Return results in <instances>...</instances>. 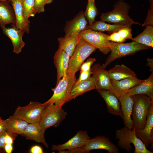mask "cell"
Listing matches in <instances>:
<instances>
[{
	"label": "cell",
	"instance_id": "6da1fadb",
	"mask_svg": "<svg viewBox=\"0 0 153 153\" xmlns=\"http://www.w3.org/2000/svg\"><path fill=\"white\" fill-rule=\"evenodd\" d=\"M76 81L75 75L67 74L56 83L54 88L52 89L53 94L46 102L57 109L62 108L65 103L69 101L71 91Z\"/></svg>",
	"mask_w": 153,
	"mask_h": 153
},
{
	"label": "cell",
	"instance_id": "7a4b0ae2",
	"mask_svg": "<svg viewBox=\"0 0 153 153\" xmlns=\"http://www.w3.org/2000/svg\"><path fill=\"white\" fill-rule=\"evenodd\" d=\"M131 97L133 102L131 115L133 128L142 129L146 124L149 108L153 101L144 94H136Z\"/></svg>",
	"mask_w": 153,
	"mask_h": 153
},
{
	"label": "cell",
	"instance_id": "3957f363",
	"mask_svg": "<svg viewBox=\"0 0 153 153\" xmlns=\"http://www.w3.org/2000/svg\"><path fill=\"white\" fill-rule=\"evenodd\" d=\"M115 139L118 140V146L127 152L132 148L131 144L135 147L134 153H152L146 148L141 140L136 136L134 128L131 129L126 126L115 131Z\"/></svg>",
	"mask_w": 153,
	"mask_h": 153
},
{
	"label": "cell",
	"instance_id": "277c9868",
	"mask_svg": "<svg viewBox=\"0 0 153 153\" xmlns=\"http://www.w3.org/2000/svg\"><path fill=\"white\" fill-rule=\"evenodd\" d=\"M111 11L102 13L101 21L115 24L141 25L134 21L129 15L130 6L123 0H119L114 5Z\"/></svg>",
	"mask_w": 153,
	"mask_h": 153
},
{
	"label": "cell",
	"instance_id": "5b68a950",
	"mask_svg": "<svg viewBox=\"0 0 153 153\" xmlns=\"http://www.w3.org/2000/svg\"><path fill=\"white\" fill-rule=\"evenodd\" d=\"M151 47L136 42L123 43L111 42V53L103 64L105 68L116 59L134 54L137 52L151 48Z\"/></svg>",
	"mask_w": 153,
	"mask_h": 153
},
{
	"label": "cell",
	"instance_id": "8992f818",
	"mask_svg": "<svg viewBox=\"0 0 153 153\" xmlns=\"http://www.w3.org/2000/svg\"><path fill=\"white\" fill-rule=\"evenodd\" d=\"M96 49L80 37L79 42L70 57L67 74L75 75L84 61Z\"/></svg>",
	"mask_w": 153,
	"mask_h": 153
},
{
	"label": "cell",
	"instance_id": "52a82bcc",
	"mask_svg": "<svg viewBox=\"0 0 153 153\" xmlns=\"http://www.w3.org/2000/svg\"><path fill=\"white\" fill-rule=\"evenodd\" d=\"M48 104L31 101L24 107L18 106L12 116L29 123L39 122L42 112Z\"/></svg>",
	"mask_w": 153,
	"mask_h": 153
},
{
	"label": "cell",
	"instance_id": "ba28073f",
	"mask_svg": "<svg viewBox=\"0 0 153 153\" xmlns=\"http://www.w3.org/2000/svg\"><path fill=\"white\" fill-rule=\"evenodd\" d=\"M79 36L104 54L110 52L111 42L107 39L109 35L102 32L86 29L79 34Z\"/></svg>",
	"mask_w": 153,
	"mask_h": 153
},
{
	"label": "cell",
	"instance_id": "9c48e42d",
	"mask_svg": "<svg viewBox=\"0 0 153 153\" xmlns=\"http://www.w3.org/2000/svg\"><path fill=\"white\" fill-rule=\"evenodd\" d=\"M67 115V112L62 108L58 109L48 104L42 112L39 123L45 130L51 127H57Z\"/></svg>",
	"mask_w": 153,
	"mask_h": 153
},
{
	"label": "cell",
	"instance_id": "30bf717a",
	"mask_svg": "<svg viewBox=\"0 0 153 153\" xmlns=\"http://www.w3.org/2000/svg\"><path fill=\"white\" fill-rule=\"evenodd\" d=\"M103 65L98 63L91 67V75L95 82V89H103L108 90L118 98L119 96L111 83L108 71L105 69Z\"/></svg>",
	"mask_w": 153,
	"mask_h": 153
},
{
	"label": "cell",
	"instance_id": "8fae6325",
	"mask_svg": "<svg viewBox=\"0 0 153 153\" xmlns=\"http://www.w3.org/2000/svg\"><path fill=\"white\" fill-rule=\"evenodd\" d=\"M87 153L92 150L104 149L108 153H119L118 148L114 144L109 138L104 136H97L90 139L84 146Z\"/></svg>",
	"mask_w": 153,
	"mask_h": 153
},
{
	"label": "cell",
	"instance_id": "7c38bea8",
	"mask_svg": "<svg viewBox=\"0 0 153 153\" xmlns=\"http://www.w3.org/2000/svg\"><path fill=\"white\" fill-rule=\"evenodd\" d=\"M153 102H152L148 109L144 128L142 129H134L137 137L141 140L147 149L150 145H151V148H153Z\"/></svg>",
	"mask_w": 153,
	"mask_h": 153
},
{
	"label": "cell",
	"instance_id": "4fadbf2b",
	"mask_svg": "<svg viewBox=\"0 0 153 153\" xmlns=\"http://www.w3.org/2000/svg\"><path fill=\"white\" fill-rule=\"evenodd\" d=\"M90 139L86 131H80L66 143L61 144L53 145L51 149L53 150L59 151L84 147Z\"/></svg>",
	"mask_w": 153,
	"mask_h": 153
},
{
	"label": "cell",
	"instance_id": "5bb4252c",
	"mask_svg": "<svg viewBox=\"0 0 153 153\" xmlns=\"http://www.w3.org/2000/svg\"><path fill=\"white\" fill-rule=\"evenodd\" d=\"M2 29L3 33L8 37L11 41L13 47V52L19 54L25 44L22 39L25 31L18 28L15 24L11 25L10 27H3Z\"/></svg>",
	"mask_w": 153,
	"mask_h": 153
},
{
	"label": "cell",
	"instance_id": "9a60e30c",
	"mask_svg": "<svg viewBox=\"0 0 153 153\" xmlns=\"http://www.w3.org/2000/svg\"><path fill=\"white\" fill-rule=\"evenodd\" d=\"M118 99L120 103L124 124L126 127L133 129L134 126L131 115L133 102L131 96L127 92L121 94Z\"/></svg>",
	"mask_w": 153,
	"mask_h": 153
},
{
	"label": "cell",
	"instance_id": "2e32d148",
	"mask_svg": "<svg viewBox=\"0 0 153 153\" xmlns=\"http://www.w3.org/2000/svg\"><path fill=\"white\" fill-rule=\"evenodd\" d=\"M96 90L105 100L108 112L122 118L123 115L118 99L108 90L103 89Z\"/></svg>",
	"mask_w": 153,
	"mask_h": 153
},
{
	"label": "cell",
	"instance_id": "e0dca14e",
	"mask_svg": "<svg viewBox=\"0 0 153 153\" xmlns=\"http://www.w3.org/2000/svg\"><path fill=\"white\" fill-rule=\"evenodd\" d=\"M87 24L88 22L84 16V12L80 11L73 19L66 22L63 30L65 36L73 33L79 34L86 29Z\"/></svg>",
	"mask_w": 153,
	"mask_h": 153
},
{
	"label": "cell",
	"instance_id": "ac0fdd59",
	"mask_svg": "<svg viewBox=\"0 0 153 153\" xmlns=\"http://www.w3.org/2000/svg\"><path fill=\"white\" fill-rule=\"evenodd\" d=\"M45 130L41 127L39 122L29 123L21 135L28 139L42 143L46 148H48V146L44 137Z\"/></svg>",
	"mask_w": 153,
	"mask_h": 153
},
{
	"label": "cell",
	"instance_id": "d6986e66",
	"mask_svg": "<svg viewBox=\"0 0 153 153\" xmlns=\"http://www.w3.org/2000/svg\"><path fill=\"white\" fill-rule=\"evenodd\" d=\"M70 56L63 50L58 49L54 56V64L57 71V82L67 74Z\"/></svg>",
	"mask_w": 153,
	"mask_h": 153
},
{
	"label": "cell",
	"instance_id": "ffe728a7",
	"mask_svg": "<svg viewBox=\"0 0 153 153\" xmlns=\"http://www.w3.org/2000/svg\"><path fill=\"white\" fill-rule=\"evenodd\" d=\"M80 39L79 34L73 33L58 39V50L65 52L71 57L73 55Z\"/></svg>",
	"mask_w": 153,
	"mask_h": 153
},
{
	"label": "cell",
	"instance_id": "44dd1931",
	"mask_svg": "<svg viewBox=\"0 0 153 153\" xmlns=\"http://www.w3.org/2000/svg\"><path fill=\"white\" fill-rule=\"evenodd\" d=\"M16 18L15 26L18 29L24 31L27 33H29L30 21L26 20L24 17L21 0H11Z\"/></svg>",
	"mask_w": 153,
	"mask_h": 153
},
{
	"label": "cell",
	"instance_id": "7402d4cb",
	"mask_svg": "<svg viewBox=\"0 0 153 153\" xmlns=\"http://www.w3.org/2000/svg\"><path fill=\"white\" fill-rule=\"evenodd\" d=\"M95 80L92 76L85 80L79 82H76L72 88L69 101L85 93L95 89Z\"/></svg>",
	"mask_w": 153,
	"mask_h": 153
},
{
	"label": "cell",
	"instance_id": "603a6c76",
	"mask_svg": "<svg viewBox=\"0 0 153 153\" xmlns=\"http://www.w3.org/2000/svg\"><path fill=\"white\" fill-rule=\"evenodd\" d=\"M8 2L0 1V27L1 28L8 24L15 25L14 10Z\"/></svg>",
	"mask_w": 153,
	"mask_h": 153
},
{
	"label": "cell",
	"instance_id": "cb8c5ba5",
	"mask_svg": "<svg viewBox=\"0 0 153 153\" xmlns=\"http://www.w3.org/2000/svg\"><path fill=\"white\" fill-rule=\"evenodd\" d=\"M6 123V132L14 138L18 135H22L29 123L14 117L12 116L5 120Z\"/></svg>",
	"mask_w": 153,
	"mask_h": 153
},
{
	"label": "cell",
	"instance_id": "d4e9b609",
	"mask_svg": "<svg viewBox=\"0 0 153 153\" xmlns=\"http://www.w3.org/2000/svg\"><path fill=\"white\" fill-rule=\"evenodd\" d=\"M143 81L138 78L137 77L117 81L110 80L111 84L119 97L122 94L128 92L130 89L141 83Z\"/></svg>",
	"mask_w": 153,
	"mask_h": 153
},
{
	"label": "cell",
	"instance_id": "484cf974",
	"mask_svg": "<svg viewBox=\"0 0 153 153\" xmlns=\"http://www.w3.org/2000/svg\"><path fill=\"white\" fill-rule=\"evenodd\" d=\"M131 96L136 94L147 95L153 101V72L141 83L128 91Z\"/></svg>",
	"mask_w": 153,
	"mask_h": 153
},
{
	"label": "cell",
	"instance_id": "4316f807",
	"mask_svg": "<svg viewBox=\"0 0 153 153\" xmlns=\"http://www.w3.org/2000/svg\"><path fill=\"white\" fill-rule=\"evenodd\" d=\"M108 72L110 80H113L137 77L133 71L123 64L116 65Z\"/></svg>",
	"mask_w": 153,
	"mask_h": 153
},
{
	"label": "cell",
	"instance_id": "83f0119b",
	"mask_svg": "<svg viewBox=\"0 0 153 153\" xmlns=\"http://www.w3.org/2000/svg\"><path fill=\"white\" fill-rule=\"evenodd\" d=\"M132 24H107L102 21H95L91 25H88L86 29L101 32L107 31L110 34L116 31L119 29L124 27H131Z\"/></svg>",
	"mask_w": 153,
	"mask_h": 153
},
{
	"label": "cell",
	"instance_id": "f1b7e54d",
	"mask_svg": "<svg viewBox=\"0 0 153 153\" xmlns=\"http://www.w3.org/2000/svg\"><path fill=\"white\" fill-rule=\"evenodd\" d=\"M153 26L148 25L144 31L135 37L131 40L136 42L151 47H153Z\"/></svg>",
	"mask_w": 153,
	"mask_h": 153
},
{
	"label": "cell",
	"instance_id": "f546056e",
	"mask_svg": "<svg viewBox=\"0 0 153 153\" xmlns=\"http://www.w3.org/2000/svg\"><path fill=\"white\" fill-rule=\"evenodd\" d=\"M132 29L130 27H124L109 35L107 39L111 42L123 43L126 40L133 38Z\"/></svg>",
	"mask_w": 153,
	"mask_h": 153
},
{
	"label": "cell",
	"instance_id": "4dcf8cb0",
	"mask_svg": "<svg viewBox=\"0 0 153 153\" xmlns=\"http://www.w3.org/2000/svg\"><path fill=\"white\" fill-rule=\"evenodd\" d=\"M98 14L97 8L96 6L95 0H88L87 4L85 11L84 16L88 22L89 25L95 22V19Z\"/></svg>",
	"mask_w": 153,
	"mask_h": 153
},
{
	"label": "cell",
	"instance_id": "1f68e13d",
	"mask_svg": "<svg viewBox=\"0 0 153 153\" xmlns=\"http://www.w3.org/2000/svg\"><path fill=\"white\" fill-rule=\"evenodd\" d=\"M23 13L25 19L29 21V18L35 16L34 8L35 0H21Z\"/></svg>",
	"mask_w": 153,
	"mask_h": 153
},
{
	"label": "cell",
	"instance_id": "d6a6232c",
	"mask_svg": "<svg viewBox=\"0 0 153 153\" xmlns=\"http://www.w3.org/2000/svg\"><path fill=\"white\" fill-rule=\"evenodd\" d=\"M54 0H35L34 11L35 14L44 12L46 5L52 3Z\"/></svg>",
	"mask_w": 153,
	"mask_h": 153
},
{
	"label": "cell",
	"instance_id": "836d02e7",
	"mask_svg": "<svg viewBox=\"0 0 153 153\" xmlns=\"http://www.w3.org/2000/svg\"><path fill=\"white\" fill-rule=\"evenodd\" d=\"M150 7L147 13V16L142 26L150 25L153 26V0H149Z\"/></svg>",
	"mask_w": 153,
	"mask_h": 153
},
{
	"label": "cell",
	"instance_id": "e575fe53",
	"mask_svg": "<svg viewBox=\"0 0 153 153\" xmlns=\"http://www.w3.org/2000/svg\"><path fill=\"white\" fill-rule=\"evenodd\" d=\"M96 61L95 58H90L84 62L81 65L80 70V71H87L91 69V67L94 63Z\"/></svg>",
	"mask_w": 153,
	"mask_h": 153
},
{
	"label": "cell",
	"instance_id": "d590c367",
	"mask_svg": "<svg viewBox=\"0 0 153 153\" xmlns=\"http://www.w3.org/2000/svg\"><path fill=\"white\" fill-rule=\"evenodd\" d=\"M91 75V69L87 71H80L78 78L76 80V82H79L88 79Z\"/></svg>",
	"mask_w": 153,
	"mask_h": 153
},
{
	"label": "cell",
	"instance_id": "8d00e7d4",
	"mask_svg": "<svg viewBox=\"0 0 153 153\" xmlns=\"http://www.w3.org/2000/svg\"><path fill=\"white\" fill-rule=\"evenodd\" d=\"M59 153H87L85 150L84 146L77 148L71 150H63L58 151Z\"/></svg>",
	"mask_w": 153,
	"mask_h": 153
},
{
	"label": "cell",
	"instance_id": "74e56055",
	"mask_svg": "<svg viewBox=\"0 0 153 153\" xmlns=\"http://www.w3.org/2000/svg\"><path fill=\"white\" fill-rule=\"evenodd\" d=\"M30 152L31 153H44L42 148L38 145H35L32 146L30 149Z\"/></svg>",
	"mask_w": 153,
	"mask_h": 153
},
{
	"label": "cell",
	"instance_id": "f35d334b",
	"mask_svg": "<svg viewBox=\"0 0 153 153\" xmlns=\"http://www.w3.org/2000/svg\"><path fill=\"white\" fill-rule=\"evenodd\" d=\"M5 139L6 144H12L14 138L6 132Z\"/></svg>",
	"mask_w": 153,
	"mask_h": 153
},
{
	"label": "cell",
	"instance_id": "ab89813d",
	"mask_svg": "<svg viewBox=\"0 0 153 153\" xmlns=\"http://www.w3.org/2000/svg\"><path fill=\"white\" fill-rule=\"evenodd\" d=\"M6 131L0 134V148L4 149L6 144L5 136Z\"/></svg>",
	"mask_w": 153,
	"mask_h": 153
},
{
	"label": "cell",
	"instance_id": "60d3db41",
	"mask_svg": "<svg viewBox=\"0 0 153 153\" xmlns=\"http://www.w3.org/2000/svg\"><path fill=\"white\" fill-rule=\"evenodd\" d=\"M6 123L5 120L0 117V134L4 132L6 130Z\"/></svg>",
	"mask_w": 153,
	"mask_h": 153
},
{
	"label": "cell",
	"instance_id": "b9f144b4",
	"mask_svg": "<svg viewBox=\"0 0 153 153\" xmlns=\"http://www.w3.org/2000/svg\"><path fill=\"white\" fill-rule=\"evenodd\" d=\"M12 144H6L4 149L7 153H11L13 150Z\"/></svg>",
	"mask_w": 153,
	"mask_h": 153
},
{
	"label": "cell",
	"instance_id": "7bdbcfd3",
	"mask_svg": "<svg viewBox=\"0 0 153 153\" xmlns=\"http://www.w3.org/2000/svg\"><path fill=\"white\" fill-rule=\"evenodd\" d=\"M147 63L146 65L149 67L150 71H153V59L148 58H147Z\"/></svg>",
	"mask_w": 153,
	"mask_h": 153
},
{
	"label": "cell",
	"instance_id": "ee69618b",
	"mask_svg": "<svg viewBox=\"0 0 153 153\" xmlns=\"http://www.w3.org/2000/svg\"><path fill=\"white\" fill-rule=\"evenodd\" d=\"M0 1H8L11 2V0H0Z\"/></svg>",
	"mask_w": 153,
	"mask_h": 153
},
{
	"label": "cell",
	"instance_id": "f6af8a7d",
	"mask_svg": "<svg viewBox=\"0 0 153 153\" xmlns=\"http://www.w3.org/2000/svg\"></svg>",
	"mask_w": 153,
	"mask_h": 153
}]
</instances>
